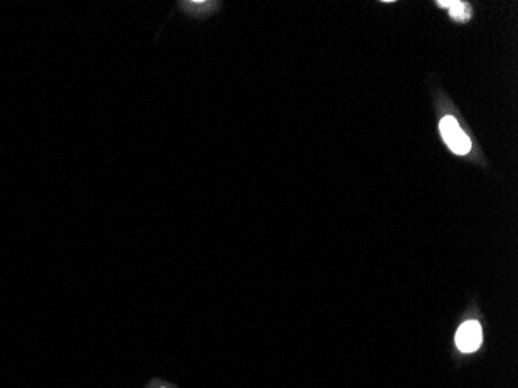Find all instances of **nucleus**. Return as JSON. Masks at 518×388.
Returning a JSON list of instances; mask_svg holds the SVG:
<instances>
[{
	"label": "nucleus",
	"mask_w": 518,
	"mask_h": 388,
	"mask_svg": "<svg viewBox=\"0 0 518 388\" xmlns=\"http://www.w3.org/2000/svg\"><path fill=\"white\" fill-rule=\"evenodd\" d=\"M439 131L442 138L446 141V145L452 149L455 154L464 155L470 151L472 141L467 136H465L461 126L458 124L453 117L447 115L442 118L439 123Z\"/></svg>",
	"instance_id": "obj_1"
},
{
	"label": "nucleus",
	"mask_w": 518,
	"mask_h": 388,
	"mask_svg": "<svg viewBox=\"0 0 518 388\" xmlns=\"http://www.w3.org/2000/svg\"><path fill=\"white\" fill-rule=\"evenodd\" d=\"M456 347L460 348L462 353H474L479 348L483 342V330L481 325L475 320H469V322L462 323L456 331Z\"/></svg>",
	"instance_id": "obj_2"
},
{
	"label": "nucleus",
	"mask_w": 518,
	"mask_h": 388,
	"mask_svg": "<svg viewBox=\"0 0 518 388\" xmlns=\"http://www.w3.org/2000/svg\"><path fill=\"white\" fill-rule=\"evenodd\" d=\"M438 5L441 8H448L450 16H452L455 20L458 22H465L469 20L472 10L469 8V5L465 2H458V0H439Z\"/></svg>",
	"instance_id": "obj_3"
},
{
	"label": "nucleus",
	"mask_w": 518,
	"mask_h": 388,
	"mask_svg": "<svg viewBox=\"0 0 518 388\" xmlns=\"http://www.w3.org/2000/svg\"><path fill=\"white\" fill-rule=\"evenodd\" d=\"M217 4H212V2H186V4H182L183 10L191 13V14H208L209 11H212L214 6Z\"/></svg>",
	"instance_id": "obj_4"
}]
</instances>
